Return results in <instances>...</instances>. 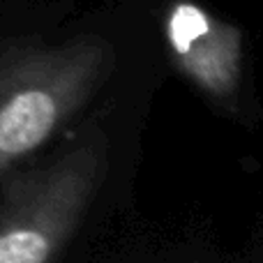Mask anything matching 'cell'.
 <instances>
[{
	"label": "cell",
	"instance_id": "3",
	"mask_svg": "<svg viewBox=\"0 0 263 263\" xmlns=\"http://www.w3.org/2000/svg\"><path fill=\"white\" fill-rule=\"evenodd\" d=\"M173 67L205 97L231 102L242 79V30L194 0H173L164 16Z\"/></svg>",
	"mask_w": 263,
	"mask_h": 263
},
{
	"label": "cell",
	"instance_id": "1",
	"mask_svg": "<svg viewBox=\"0 0 263 263\" xmlns=\"http://www.w3.org/2000/svg\"><path fill=\"white\" fill-rule=\"evenodd\" d=\"M114 65V46L97 35L0 44V180L79 116Z\"/></svg>",
	"mask_w": 263,
	"mask_h": 263
},
{
	"label": "cell",
	"instance_id": "2",
	"mask_svg": "<svg viewBox=\"0 0 263 263\" xmlns=\"http://www.w3.org/2000/svg\"><path fill=\"white\" fill-rule=\"evenodd\" d=\"M109 173V139L97 123L53 159L0 180V263H55Z\"/></svg>",
	"mask_w": 263,
	"mask_h": 263
}]
</instances>
